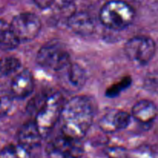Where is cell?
<instances>
[{"label":"cell","instance_id":"277c9868","mask_svg":"<svg viewBox=\"0 0 158 158\" xmlns=\"http://www.w3.org/2000/svg\"><path fill=\"white\" fill-rule=\"evenodd\" d=\"M36 62L41 67L60 72L71 63L69 53L60 43H51L40 49Z\"/></svg>","mask_w":158,"mask_h":158},{"label":"cell","instance_id":"9a60e30c","mask_svg":"<svg viewBox=\"0 0 158 158\" xmlns=\"http://www.w3.org/2000/svg\"><path fill=\"white\" fill-rule=\"evenodd\" d=\"M22 63L18 58L12 56L2 57L0 59V74L2 76H9L18 72Z\"/></svg>","mask_w":158,"mask_h":158},{"label":"cell","instance_id":"52a82bcc","mask_svg":"<svg viewBox=\"0 0 158 158\" xmlns=\"http://www.w3.org/2000/svg\"><path fill=\"white\" fill-rule=\"evenodd\" d=\"M60 72L62 86L67 90H79L83 88L87 80L85 69L77 63H70Z\"/></svg>","mask_w":158,"mask_h":158},{"label":"cell","instance_id":"8fae6325","mask_svg":"<svg viewBox=\"0 0 158 158\" xmlns=\"http://www.w3.org/2000/svg\"><path fill=\"white\" fill-rule=\"evenodd\" d=\"M69 29L80 35H89L95 29V23L92 17L84 12H73L67 19Z\"/></svg>","mask_w":158,"mask_h":158},{"label":"cell","instance_id":"6da1fadb","mask_svg":"<svg viewBox=\"0 0 158 158\" xmlns=\"http://www.w3.org/2000/svg\"><path fill=\"white\" fill-rule=\"evenodd\" d=\"M94 118V106L87 97L77 96L63 105L60 120L62 122V134L82 140L92 125Z\"/></svg>","mask_w":158,"mask_h":158},{"label":"cell","instance_id":"5bb4252c","mask_svg":"<svg viewBox=\"0 0 158 158\" xmlns=\"http://www.w3.org/2000/svg\"><path fill=\"white\" fill-rule=\"evenodd\" d=\"M20 42L11 29L9 23L0 19V49L12 50L18 47Z\"/></svg>","mask_w":158,"mask_h":158},{"label":"cell","instance_id":"2e32d148","mask_svg":"<svg viewBox=\"0 0 158 158\" xmlns=\"http://www.w3.org/2000/svg\"><path fill=\"white\" fill-rule=\"evenodd\" d=\"M0 158H31L29 151L20 144H9L0 151Z\"/></svg>","mask_w":158,"mask_h":158},{"label":"cell","instance_id":"30bf717a","mask_svg":"<svg viewBox=\"0 0 158 158\" xmlns=\"http://www.w3.org/2000/svg\"><path fill=\"white\" fill-rule=\"evenodd\" d=\"M131 119V115L126 111L113 110L102 117L99 126L104 132L114 133L127 127Z\"/></svg>","mask_w":158,"mask_h":158},{"label":"cell","instance_id":"ba28073f","mask_svg":"<svg viewBox=\"0 0 158 158\" xmlns=\"http://www.w3.org/2000/svg\"><path fill=\"white\" fill-rule=\"evenodd\" d=\"M50 147L66 158H80L84 153L81 140L66 137L63 134L57 137Z\"/></svg>","mask_w":158,"mask_h":158},{"label":"cell","instance_id":"9c48e42d","mask_svg":"<svg viewBox=\"0 0 158 158\" xmlns=\"http://www.w3.org/2000/svg\"><path fill=\"white\" fill-rule=\"evenodd\" d=\"M34 87L35 81L32 73L28 69H23L12 79L10 85V94L16 98H26L33 92Z\"/></svg>","mask_w":158,"mask_h":158},{"label":"cell","instance_id":"ffe728a7","mask_svg":"<svg viewBox=\"0 0 158 158\" xmlns=\"http://www.w3.org/2000/svg\"><path fill=\"white\" fill-rule=\"evenodd\" d=\"M48 158H66L62 154L57 152L54 149H52L50 146L48 148Z\"/></svg>","mask_w":158,"mask_h":158},{"label":"cell","instance_id":"7c38bea8","mask_svg":"<svg viewBox=\"0 0 158 158\" xmlns=\"http://www.w3.org/2000/svg\"><path fill=\"white\" fill-rule=\"evenodd\" d=\"M17 139L19 144L30 151L41 144L43 137L35 122L29 121L21 127L17 134Z\"/></svg>","mask_w":158,"mask_h":158},{"label":"cell","instance_id":"4fadbf2b","mask_svg":"<svg viewBox=\"0 0 158 158\" xmlns=\"http://www.w3.org/2000/svg\"><path fill=\"white\" fill-rule=\"evenodd\" d=\"M157 115V106L150 100H140L132 108V116L136 120L140 123H151L154 121Z\"/></svg>","mask_w":158,"mask_h":158},{"label":"cell","instance_id":"8992f818","mask_svg":"<svg viewBox=\"0 0 158 158\" xmlns=\"http://www.w3.org/2000/svg\"><path fill=\"white\" fill-rule=\"evenodd\" d=\"M9 25L20 43L34 40L42 27L40 18L32 12H22L15 15Z\"/></svg>","mask_w":158,"mask_h":158},{"label":"cell","instance_id":"ac0fdd59","mask_svg":"<svg viewBox=\"0 0 158 158\" xmlns=\"http://www.w3.org/2000/svg\"><path fill=\"white\" fill-rule=\"evenodd\" d=\"M131 79L130 77H126L123 78V80H120L119 83H116L114 86L110 87L106 91V96L110 97H114L118 95L123 89H126L131 85Z\"/></svg>","mask_w":158,"mask_h":158},{"label":"cell","instance_id":"5b68a950","mask_svg":"<svg viewBox=\"0 0 158 158\" xmlns=\"http://www.w3.org/2000/svg\"><path fill=\"white\" fill-rule=\"evenodd\" d=\"M125 54L131 62L143 66L151 61L156 52V44L154 40L148 36L133 37L124 46Z\"/></svg>","mask_w":158,"mask_h":158},{"label":"cell","instance_id":"3957f363","mask_svg":"<svg viewBox=\"0 0 158 158\" xmlns=\"http://www.w3.org/2000/svg\"><path fill=\"white\" fill-rule=\"evenodd\" d=\"M134 11L128 3L121 0L107 2L100 11L102 24L113 30H123L134 19Z\"/></svg>","mask_w":158,"mask_h":158},{"label":"cell","instance_id":"7a4b0ae2","mask_svg":"<svg viewBox=\"0 0 158 158\" xmlns=\"http://www.w3.org/2000/svg\"><path fill=\"white\" fill-rule=\"evenodd\" d=\"M64 99L59 92H51L41 97L35 105V122L43 138L47 137L60 120Z\"/></svg>","mask_w":158,"mask_h":158},{"label":"cell","instance_id":"d6986e66","mask_svg":"<svg viewBox=\"0 0 158 158\" xmlns=\"http://www.w3.org/2000/svg\"><path fill=\"white\" fill-rule=\"evenodd\" d=\"M33 2L40 9H46L52 6L54 0H33Z\"/></svg>","mask_w":158,"mask_h":158},{"label":"cell","instance_id":"e0dca14e","mask_svg":"<svg viewBox=\"0 0 158 158\" xmlns=\"http://www.w3.org/2000/svg\"><path fill=\"white\" fill-rule=\"evenodd\" d=\"M12 106V96L10 93L0 87V118L10 112Z\"/></svg>","mask_w":158,"mask_h":158}]
</instances>
